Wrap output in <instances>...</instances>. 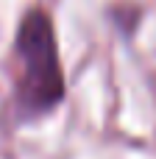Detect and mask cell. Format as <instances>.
<instances>
[{
  "label": "cell",
  "instance_id": "6da1fadb",
  "mask_svg": "<svg viewBox=\"0 0 156 159\" xmlns=\"http://www.w3.org/2000/svg\"><path fill=\"white\" fill-rule=\"evenodd\" d=\"M14 50L20 59V81H17L20 112L25 117H33L56 109L64 98V75L47 11L33 8L25 14L14 39Z\"/></svg>",
  "mask_w": 156,
  "mask_h": 159
}]
</instances>
